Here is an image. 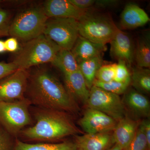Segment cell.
<instances>
[{
  "label": "cell",
  "mask_w": 150,
  "mask_h": 150,
  "mask_svg": "<svg viewBox=\"0 0 150 150\" xmlns=\"http://www.w3.org/2000/svg\"><path fill=\"white\" fill-rule=\"evenodd\" d=\"M150 150L148 147L146 138L142 128L139 125L134 139L126 150Z\"/></svg>",
  "instance_id": "25"
},
{
  "label": "cell",
  "mask_w": 150,
  "mask_h": 150,
  "mask_svg": "<svg viewBox=\"0 0 150 150\" xmlns=\"http://www.w3.org/2000/svg\"><path fill=\"white\" fill-rule=\"evenodd\" d=\"M78 22L79 35L101 45L110 42L118 29L108 18L91 14L88 12Z\"/></svg>",
  "instance_id": "6"
},
{
  "label": "cell",
  "mask_w": 150,
  "mask_h": 150,
  "mask_svg": "<svg viewBox=\"0 0 150 150\" xmlns=\"http://www.w3.org/2000/svg\"><path fill=\"white\" fill-rule=\"evenodd\" d=\"M61 49L42 34L25 42L12 62L18 69L28 70L33 66L51 63Z\"/></svg>",
  "instance_id": "3"
},
{
  "label": "cell",
  "mask_w": 150,
  "mask_h": 150,
  "mask_svg": "<svg viewBox=\"0 0 150 150\" xmlns=\"http://www.w3.org/2000/svg\"><path fill=\"white\" fill-rule=\"evenodd\" d=\"M139 126L146 138L148 147L150 149V121L149 119H146L140 122Z\"/></svg>",
  "instance_id": "33"
},
{
  "label": "cell",
  "mask_w": 150,
  "mask_h": 150,
  "mask_svg": "<svg viewBox=\"0 0 150 150\" xmlns=\"http://www.w3.org/2000/svg\"><path fill=\"white\" fill-rule=\"evenodd\" d=\"M131 83L136 91L142 93L150 92V70L148 68L137 67L133 69Z\"/></svg>",
  "instance_id": "23"
},
{
  "label": "cell",
  "mask_w": 150,
  "mask_h": 150,
  "mask_svg": "<svg viewBox=\"0 0 150 150\" xmlns=\"http://www.w3.org/2000/svg\"><path fill=\"white\" fill-rule=\"evenodd\" d=\"M13 150H77V149L74 141L67 140L58 143L30 144L16 138Z\"/></svg>",
  "instance_id": "19"
},
{
  "label": "cell",
  "mask_w": 150,
  "mask_h": 150,
  "mask_svg": "<svg viewBox=\"0 0 150 150\" xmlns=\"http://www.w3.org/2000/svg\"><path fill=\"white\" fill-rule=\"evenodd\" d=\"M48 17L43 7H35L19 13L10 24L9 35L29 41L43 34Z\"/></svg>",
  "instance_id": "4"
},
{
  "label": "cell",
  "mask_w": 150,
  "mask_h": 150,
  "mask_svg": "<svg viewBox=\"0 0 150 150\" xmlns=\"http://www.w3.org/2000/svg\"><path fill=\"white\" fill-rule=\"evenodd\" d=\"M43 34L61 49L71 51L79 35V22L72 18H48Z\"/></svg>",
  "instance_id": "7"
},
{
  "label": "cell",
  "mask_w": 150,
  "mask_h": 150,
  "mask_svg": "<svg viewBox=\"0 0 150 150\" xmlns=\"http://www.w3.org/2000/svg\"><path fill=\"white\" fill-rule=\"evenodd\" d=\"M129 85V84L118 82L114 80L108 82H102L96 79H95L93 83L94 86L118 95L125 93Z\"/></svg>",
  "instance_id": "24"
},
{
  "label": "cell",
  "mask_w": 150,
  "mask_h": 150,
  "mask_svg": "<svg viewBox=\"0 0 150 150\" xmlns=\"http://www.w3.org/2000/svg\"><path fill=\"white\" fill-rule=\"evenodd\" d=\"M110 132L76 135L74 142L77 150H107L115 144Z\"/></svg>",
  "instance_id": "13"
},
{
  "label": "cell",
  "mask_w": 150,
  "mask_h": 150,
  "mask_svg": "<svg viewBox=\"0 0 150 150\" xmlns=\"http://www.w3.org/2000/svg\"><path fill=\"white\" fill-rule=\"evenodd\" d=\"M117 121L103 112L88 108L78 123L86 134L110 132L115 129Z\"/></svg>",
  "instance_id": "10"
},
{
  "label": "cell",
  "mask_w": 150,
  "mask_h": 150,
  "mask_svg": "<svg viewBox=\"0 0 150 150\" xmlns=\"http://www.w3.org/2000/svg\"><path fill=\"white\" fill-rule=\"evenodd\" d=\"M30 76L27 70L18 69L0 80V102H9L25 97Z\"/></svg>",
  "instance_id": "9"
},
{
  "label": "cell",
  "mask_w": 150,
  "mask_h": 150,
  "mask_svg": "<svg viewBox=\"0 0 150 150\" xmlns=\"http://www.w3.org/2000/svg\"><path fill=\"white\" fill-rule=\"evenodd\" d=\"M18 69L13 62H0V80Z\"/></svg>",
  "instance_id": "30"
},
{
  "label": "cell",
  "mask_w": 150,
  "mask_h": 150,
  "mask_svg": "<svg viewBox=\"0 0 150 150\" xmlns=\"http://www.w3.org/2000/svg\"><path fill=\"white\" fill-rule=\"evenodd\" d=\"M6 51L13 52L18 49V42L16 38L12 37L4 41Z\"/></svg>",
  "instance_id": "32"
},
{
  "label": "cell",
  "mask_w": 150,
  "mask_h": 150,
  "mask_svg": "<svg viewBox=\"0 0 150 150\" xmlns=\"http://www.w3.org/2000/svg\"><path fill=\"white\" fill-rule=\"evenodd\" d=\"M33 115L36 121L35 125L23 129L19 134L25 141L62 142L69 136L83 134L67 112L38 108Z\"/></svg>",
  "instance_id": "2"
},
{
  "label": "cell",
  "mask_w": 150,
  "mask_h": 150,
  "mask_svg": "<svg viewBox=\"0 0 150 150\" xmlns=\"http://www.w3.org/2000/svg\"><path fill=\"white\" fill-rule=\"evenodd\" d=\"M116 64L101 66L96 73L95 79L102 82H108L113 80L115 77Z\"/></svg>",
  "instance_id": "27"
},
{
  "label": "cell",
  "mask_w": 150,
  "mask_h": 150,
  "mask_svg": "<svg viewBox=\"0 0 150 150\" xmlns=\"http://www.w3.org/2000/svg\"><path fill=\"white\" fill-rule=\"evenodd\" d=\"M43 8L48 18H65L79 21L88 12L76 7L69 0H48Z\"/></svg>",
  "instance_id": "11"
},
{
  "label": "cell",
  "mask_w": 150,
  "mask_h": 150,
  "mask_svg": "<svg viewBox=\"0 0 150 150\" xmlns=\"http://www.w3.org/2000/svg\"><path fill=\"white\" fill-rule=\"evenodd\" d=\"M118 1L115 0H95L94 5L99 7H108L115 6Z\"/></svg>",
  "instance_id": "34"
},
{
  "label": "cell",
  "mask_w": 150,
  "mask_h": 150,
  "mask_svg": "<svg viewBox=\"0 0 150 150\" xmlns=\"http://www.w3.org/2000/svg\"><path fill=\"white\" fill-rule=\"evenodd\" d=\"M109 43L111 56L118 61L122 60L131 65L134 61L135 50L130 36L118 28Z\"/></svg>",
  "instance_id": "12"
},
{
  "label": "cell",
  "mask_w": 150,
  "mask_h": 150,
  "mask_svg": "<svg viewBox=\"0 0 150 150\" xmlns=\"http://www.w3.org/2000/svg\"><path fill=\"white\" fill-rule=\"evenodd\" d=\"M10 134L0 128V150H13L15 140Z\"/></svg>",
  "instance_id": "29"
},
{
  "label": "cell",
  "mask_w": 150,
  "mask_h": 150,
  "mask_svg": "<svg viewBox=\"0 0 150 150\" xmlns=\"http://www.w3.org/2000/svg\"><path fill=\"white\" fill-rule=\"evenodd\" d=\"M6 51L4 41L0 40V53H4Z\"/></svg>",
  "instance_id": "35"
},
{
  "label": "cell",
  "mask_w": 150,
  "mask_h": 150,
  "mask_svg": "<svg viewBox=\"0 0 150 150\" xmlns=\"http://www.w3.org/2000/svg\"><path fill=\"white\" fill-rule=\"evenodd\" d=\"M51 63L64 75L79 70L78 62L71 50L60 49Z\"/></svg>",
  "instance_id": "20"
},
{
  "label": "cell",
  "mask_w": 150,
  "mask_h": 150,
  "mask_svg": "<svg viewBox=\"0 0 150 150\" xmlns=\"http://www.w3.org/2000/svg\"><path fill=\"white\" fill-rule=\"evenodd\" d=\"M86 105L103 112L117 122L126 116L125 107L119 95L95 86H93L90 90Z\"/></svg>",
  "instance_id": "8"
},
{
  "label": "cell",
  "mask_w": 150,
  "mask_h": 150,
  "mask_svg": "<svg viewBox=\"0 0 150 150\" xmlns=\"http://www.w3.org/2000/svg\"><path fill=\"white\" fill-rule=\"evenodd\" d=\"M31 104L27 98L0 102V123L11 136L16 137L25 127L32 124L29 112Z\"/></svg>",
  "instance_id": "5"
},
{
  "label": "cell",
  "mask_w": 150,
  "mask_h": 150,
  "mask_svg": "<svg viewBox=\"0 0 150 150\" xmlns=\"http://www.w3.org/2000/svg\"><path fill=\"white\" fill-rule=\"evenodd\" d=\"M10 15L7 11L0 8V38L9 35Z\"/></svg>",
  "instance_id": "28"
},
{
  "label": "cell",
  "mask_w": 150,
  "mask_h": 150,
  "mask_svg": "<svg viewBox=\"0 0 150 150\" xmlns=\"http://www.w3.org/2000/svg\"></svg>",
  "instance_id": "37"
},
{
  "label": "cell",
  "mask_w": 150,
  "mask_h": 150,
  "mask_svg": "<svg viewBox=\"0 0 150 150\" xmlns=\"http://www.w3.org/2000/svg\"><path fill=\"white\" fill-rule=\"evenodd\" d=\"M106 48L105 45L93 43L79 35L71 51L79 64L85 60L101 56Z\"/></svg>",
  "instance_id": "17"
},
{
  "label": "cell",
  "mask_w": 150,
  "mask_h": 150,
  "mask_svg": "<svg viewBox=\"0 0 150 150\" xmlns=\"http://www.w3.org/2000/svg\"><path fill=\"white\" fill-rule=\"evenodd\" d=\"M102 64L101 56L85 60L78 64L79 70L83 76L89 89L90 90L93 86L96 73Z\"/></svg>",
  "instance_id": "21"
},
{
  "label": "cell",
  "mask_w": 150,
  "mask_h": 150,
  "mask_svg": "<svg viewBox=\"0 0 150 150\" xmlns=\"http://www.w3.org/2000/svg\"><path fill=\"white\" fill-rule=\"evenodd\" d=\"M123 102L124 105L136 116L148 118L150 117L149 101L141 93L130 90L126 93Z\"/></svg>",
  "instance_id": "18"
},
{
  "label": "cell",
  "mask_w": 150,
  "mask_h": 150,
  "mask_svg": "<svg viewBox=\"0 0 150 150\" xmlns=\"http://www.w3.org/2000/svg\"><path fill=\"white\" fill-rule=\"evenodd\" d=\"M107 150H124L122 148L120 147L119 146L116 144H114L111 147L109 148Z\"/></svg>",
  "instance_id": "36"
},
{
  "label": "cell",
  "mask_w": 150,
  "mask_h": 150,
  "mask_svg": "<svg viewBox=\"0 0 150 150\" xmlns=\"http://www.w3.org/2000/svg\"><path fill=\"white\" fill-rule=\"evenodd\" d=\"M150 38L149 33L143 35L139 40L137 48L134 51V60L138 67L150 68Z\"/></svg>",
  "instance_id": "22"
},
{
  "label": "cell",
  "mask_w": 150,
  "mask_h": 150,
  "mask_svg": "<svg viewBox=\"0 0 150 150\" xmlns=\"http://www.w3.org/2000/svg\"><path fill=\"white\" fill-rule=\"evenodd\" d=\"M140 122L125 116L117 122L112 131V139L114 144L123 150H126L139 127Z\"/></svg>",
  "instance_id": "15"
},
{
  "label": "cell",
  "mask_w": 150,
  "mask_h": 150,
  "mask_svg": "<svg viewBox=\"0 0 150 150\" xmlns=\"http://www.w3.org/2000/svg\"><path fill=\"white\" fill-rule=\"evenodd\" d=\"M75 6L81 10H87L94 5L95 0H69Z\"/></svg>",
  "instance_id": "31"
},
{
  "label": "cell",
  "mask_w": 150,
  "mask_h": 150,
  "mask_svg": "<svg viewBox=\"0 0 150 150\" xmlns=\"http://www.w3.org/2000/svg\"><path fill=\"white\" fill-rule=\"evenodd\" d=\"M64 82L65 88L72 98L78 103L79 102L86 105L90 90L80 70L64 75Z\"/></svg>",
  "instance_id": "14"
},
{
  "label": "cell",
  "mask_w": 150,
  "mask_h": 150,
  "mask_svg": "<svg viewBox=\"0 0 150 150\" xmlns=\"http://www.w3.org/2000/svg\"><path fill=\"white\" fill-rule=\"evenodd\" d=\"M25 93L31 104L39 108L71 115L80 110L79 104L68 93L64 86L47 70L39 69L30 75Z\"/></svg>",
  "instance_id": "1"
},
{
  "label": "cell",
  "mask_w": 150,
  "mask_h": 150,
  "mask_svg": "<svg viewBox=\"0 0 150 150\" xmlns=\"http://www.w3.org/2000/svg\"><path fill=\"white\" fill-rule=\"evenodd\" d=\"M149 21V17L146 13L134 4L127 5L121 16V25L125 29H134L142 27Z\"/></svg>",
  "instance_id": "16"
},
{
  "label": "cell",
  "mask_w": 150,
  "mask_h": 150,
  "mask_svg": "<svg viewBox=\"0 0 150 150\" xmlns=\"http://www.w3.org/2000/svg\"><path fill=\"white\" fill-rule=\"evenodd\" d=\"M131 80V74L126 62L119 60L118 64H116L115 77L113 80L130 84Z\"/></svg>",
  "instance_id": "26"
}]
</instances>
